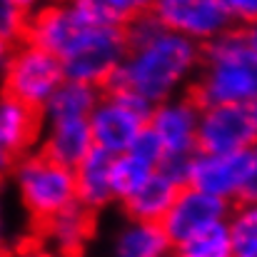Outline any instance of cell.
Masks as SVG:
<instances>
[{
  "label": "cell",
  "mask_w": 257,
  "mask_h": 257,
  "mask_svg": "<svg viewBox=\"0 0 257 257\" xmlns=\"http://www.w3.org/2000/svg\"><path fill=\"white\" fill-rule=\"evenodd\" d=\"M122 28L127 50L107 87L130 92L148 105L190 90L202 50L197 43L165 30L150 13Z\"/></svg>",
  "instance_id": "1"
},
{
  "label": "cell",
  "mask_w": 257,
  "mask_h": 257,
  "mask_svg": "<svg viewBox=\"0 0 257 257\" xmlns=\"http://www.w3.org/2000/svg\"><path fill=\"white\" fill-rule=\"evenodd\" d=\"M70 3L83 18L58 55L65 80L105 90L127 50L125 28L112 23L97 0H70Z\"/></svg>",
  "instance_id": "2"
},
{
  "label": "cell",
  "mask_w": 257,
  "mask_h": 257,
  "mask_svg": "<svg viewBox=\"0 0 257 257\" xmlns=\"http://www.w3.org/2000/svg\"><path fill=\"white\" fill-rule=\"evenodd\" d=\"M190 95L205 105L257 102V50L245 30L230 28L200 50Z\"/></svg>",
  "instance_id": "3"
},
{
  "label": "cell",
  "mask_w": 257,
  "mask_h": 257,
  "mask_svg": "<svg viewBox=\"0 0 257 257\" xmlns=\"http://www.w3.org/2000/svg\"><path fill=\"white\" fill-rule=\"evenodd\" d=\"M10 177L23 210L38 225L78 202L73 170L45 158L40 150L20 158L13 165Z\"/></svg>",
  "instance_id": "4"
},
{
  "label": "cell",
  "mask_w": 257,
  "mask_h": 257,
  "mask_svg": "<svg viewBox=\"0 0 257 257\" xmlns=\"http://www.w3.org/2000/svg\"><path fill=\"white\" fill-rule=\"evenodd\" d=\"M150 107L153 105L130 92L105 87L87 117L92 148L107 155H120L130 150L148 127Z\"/></svg>",
  "instance_id": "5"
},
{
  "label": "cell",
  "mask_w": 257,
  "mask_h": 257,
  "mask_svg": "<svg viewBox=\"0 0 257 257\" xmlns=\"http://www.w3.org/2000/svg\"><path fill=\"white\" fill-rule=\"evenodd\" d=\"M63 80L65 73L60 60L28 40H20L13 48V55L3 68V92L35 112L45 107V102L63 85Z\"/></svg>",
  "instance_id": "6"
},
{
  "label": "cell",
  "mask_w": 257,
  "mask_h": 257,
  "mask_svg": "<svg viewBox=\"0 0 257 257\" xmlns=\"http://www.w3.org/2000/svg\"><path fill=\"white\" fill-rule=\"evenodd\" d=\"M257 143V102L205 105L197 125L200 153H247Z\"/></svg>",
  "instance_id": "7"
},
{
  "label": "cell",
  "mask_w": 257,
  "mask_h": 257,
  "mask_svg": "<svg viewBox=\"0 0 257 257\" xmlns=\"http://www.w3.org/2000/svg\"><path fill=\"white\" fill-rule=\"evenodd\" d=\"M200 110L202 105L190 92L172 95L150 107L148 133L160 145L163 158H190L197 153Z\"/></svg>",
  "instance_id": "8"
},
{
  "label": "cell",
  "mask_w": 257,
  "mask_h": 257,
  "mask_svg": "<svg viewBox=\"0 0 257 257\" xmlns=\"http://www.w3.org/2000/svg\"><path fill=\"white\" fill-rule=\"evenodd\" d=\"M150 15L165 30L197 43L200 48L232 28L220 0H153Z\"/></svg>",
  "instance_id": "9"
},
{
  "label": "cell",
  "mask_w": 257,
  "mask_h": 257,
  "mask_svg": "<svg viewBox=\"0 0 257 257\" xmlns=\"http://www.w3.org/2000/svg\"><path fill=\"white\" fill-rule=\"evenodd\" d=\"M230 212V202L217 200L202 190H195L190 185H182L172 200L170 210L160 220L170 245H182L197 235H205L220 225H225Z\"/></svg>",
  "instance_id": "10"
},
{
  "label": "cell",
  "mask_w": 257,
  "mask_h": 257,
  "mask_svg": "<svg viewBox=\"0 0 257 257\" xmlns=\"http://www.w3.org/2000/svg\"><path fill=\"white\" fill-rule=\"evenodd\" d=\"M247 180V153H192L187 163V182L217 200L237 202Z\"/></svg>",
  "instance_id": "11"
},
{
  "label": "cell",
  "mask_w": 257,
  "mask_h": 257,
  "mask_svg": "<svg viewBox=\"0 0 257 257\" xmlns=\"http://www.w3.org/2000/svg\"><path fill=\"white\" fill-rule=\"evenodd\" d=\"M40 135V115L10 95H0V175L33 153Z\"/></svg>",
  "instance_id": "12"
},
{
  "label": "cell",
  "mask_w": 257,
  "mask_h": 257,
  "mask_svg": "<svg viewBox=\"0 0 257 257\" xmlns=\"http://www.w3.org/2000/svg\"><path fill=\"white\" fill-rule=\"evenodd\" d=\"M38 150L65 165L75 168L87 153L92 150V135L87 120H55V122H40L38 135Z\"/></svg>",
  "instance_id": "13"
},
{
  "label": "cell",
  "mask_w": 257,
  "mask_h": 257,
  "mask_svg": "<svg viewBox=\"0 0 257 257\" xmlns=\"http://www.w3.org/2000/svg\"><path fill=\"white\" fill-rule=\"evenodd\" d=\"M92 212L85 210L83 205H70L68 210L53 215L50 220H45L40 227V240L55 250L58 255L63 257H80L83 250L87 247L95 222H92Z\"/></svg>",
  "instance_id": "14"
},
{
  "label": "cell",
  "mask_w": 257,
  "mask_h": 257,
  "mask_svg": "<svg viewBox=\"0 0 257 257\" xmlns=\"http://www.w3.org/2000/svg\"><path fill=\"white\" fill-rule=\"evenodd\" d=\"M75 177V200L92 215L115 202L112 192V155L92 148L73 168Z\"/></svg>",
  "instance_id": "15"
},
{
  "label": "cell",
  "mask_w": 257,
  "mask_h": 257,
  "mask_svg": "<svg viewBox=\"0 0 257 257\" xmlns=\"http://www.w3.org/2000/svg\"><path fill=\"white\" fill-rule=\"evenodd\" d=\"M170 240L160 222L127 217L112 235V257H170Z\"/></svg>",
  "instance_id": "16"
},
{
  "label": "cell",
  "mask_w": 257,
  "mask_h": 257,
  "mask_svg": "<svg viewBox=\"0 0 257 257\" xmlns=\"http://www.w3.org/2000/svg\"><path fill=\"white\" fill-rule=\"evenodd\" d=\"M182 185H177L165 172L155 170L133 195H127L120 205L125 210V217L145 220V222H160L165 212L170 210L172 200Z\"/></svg>",
  "instance_id": "17"
},
{
  "label": "cell",
  "mask_w": 257,
  "mask_h": 257,
  "mask_svg": "<svg viewBox=\"0 0 257 257\" xmlns=\"http://www.w3.org/2000/svg\"><path fill=\"white\" fill-rule=\"evenodd\" d=\"M102 90L85 83H75V80H63V85L58 87L50 100L45 102V107L38 112L40 122H55V120H87L97 97Z\"/></svg>",
  "instance_id": "18"
},
{
  "label": "cell",
  "mask_w": 257,
  "mask_h": 257,
  "mask_svg": "<svg viewBox=\"0 0 257 257\" xmlns=\"http://www.w3.org/2000/svg\"><path fill=\"white\" fill-rule=\"evenodd\" d=\"M158 170V160L145 155L138 145L130 150L112 155V192L115 202H122L127 195H133L153 172Z\"/></svg>",
  "instance_id": "19"
},
{
  "label": "cell",
  "mask_w": 257,
  "mask_h": 257,
  "mask_svg": "<svg viewBox=\"0 0 257 257\" xmlns=\"http://www.w3.org/2000/svg\"><path fill=\"white\" fill-rule=\"evenodd\" d=\"M235 252L257 245V200H237L230 205L225 220Z\"/></svg>",
  "instance_id": "20"
},
{
  "label": "cell",
  "mask_w": 257,
  "mask_h": 257,
  "mask_svg": "<svg viewBox=\"0 0 257 257\" xmlns=\"http://www.w3.org/2000/svg\"><path fill=\"white\" fill-rule=\"evenodd\" d=\"M170 257H235L232 240L227 235V227L220 225L205 235H197L182 245H175Z\"/></svg>",
  "instance_id": "21"
},
{
  "label": "cell",
  "mask_w": 257,
  "mask_h": 257,
  "mask_svg": "<svg viewBox=\"0 0 257 257\" xmlns=\"http://www.w3.org/2000/svg\"><path fill=\"white\" fill-rule=\"evenodd\" d=\"M28 13L20 10L13 0H0V35L10 43H18L25 38Z\"/></svg>",
  "instance_id": "22"
},
{
  "label": "cell",
  "mask_w": 257,
  "mask_h": 257,
  "mask_svg": "<svg viewBox=\"0 0 257 257\" xmlns=\"http://www.w3.org/2000/svg\"><path fill=\"white\" fill-rule=\"evenodd\" d=\"M97 3L102 5L107 18L117 25H127L130 20L148 15L153 8V0H97Z\"/></svg>",
  "instance_id": "23"
},
{
  "label": "cell",
  "mask_w": 257,
  "mask_h": 257,
  "mask_svg": "<svg viewBox=\"0 0 257 257\" xmlns=\"http://www.w3.org/2000/svg\"><path fill=\"white\" fill-rule=\"evenodd\" d=\"M232 28H250L257 23V0H220Z\"/></svg>",
  "instance_id": "24"
},
{
  "label": "cell",
  "mask_w": 257,
  "mask_h": 257,
  "mask_svg": "<svg viewBox=\"0 0 257 257\" xmlns=\"http://www.w3.org/2000/svg\"><path fill=\"white\" fill-rule=\"evenodd\" d=\"M5 257H63V255H58L55 250H50V247L38 237V240H25V242H20L18 247H13Z\"/></svg>",
  "instance_id": "25"
},
{
  "label": "cell",
  "mask_w": 257,
  "mask_h": 257,
  "mask_svg": "<svg viewBox=\"0 0 257 257\" xmlns=\"http://www.w3.org/2000/svg\"><path fill=\"white\" fill-rule=\"evenodd\" d=\"M240 200H257V143L247 150V180Z\"/></svg>",
  "instance_id": "26"
},
{
  "label": "cell",
  "mask_w": 257,
  "mask_h": 257,
  "mask_svg": "<svg viewBox=\"0 0 257 257\" xmlns=\"http://www.w3.org/2000/svg\"><path fill=\"white\" fill-rule=\"evenodd\" d=\"M8 247V215H5V202H3V192H0V255Z\"/></svg>",
  "instance_id": "27"
},
{
  "label": "cell",
  "mask_w": 257,
  "mask_h": 257,
  "mask_svg": "<svg viewBox=\"0 0 257 257\" xmlns=\"http://www.w3.org/2000/svg\"><path fill=\"white\" fill-rule=\"evenodd\" d=\"M13 48H15V43H10V40H5V38L0 35V73H3V68L8 65V60H10V55H13Z\"/></svg>",
  "instance_id": "28"
},
{
  "label": "cell",
  "mask_w": 257,
  "mask_h": 257,
  "mask_svg": "<svg viewBox=\"0 0 257 257\" xmlns=\"http://www.w3.org/2000/svg\"><path fill=\"white\" fill-rule=\"evenodd\" d=\"M245 35H247L250 45L257 50V23H255V25H250V28H245Z\"/></svg>",
  "instance_id": "29"
},
{
  "label": "cell",
  "mask_w": 257,
  "mask_h": 257,
  "mask_svg": "<svg viewBox=\"0 0 257 257\" xmlns=\"http://www.w3.org/2000/svg\"><path fill=\"white\" fill-rule=\"evenodd\" d=\"M235 257H257V245H252V247H245V250H237V252H235Z\"/></svg>",
  "instance_id": "30"
},
{
  "label": "cell",
  "mask_w": 257,
  "mask_h": 257,
  "mask_svg": "<svg viewBox=\"0 0 257 257\" xmlns=\"http://www.w3.org/2000/svg\"><path fill=\"white\" fill-rule=\"evenodd\" d=\"M38 3H40V5H43V3H55V0H38Z\"/></svg>",
  "instance_id": "31"
}]
</instances>
